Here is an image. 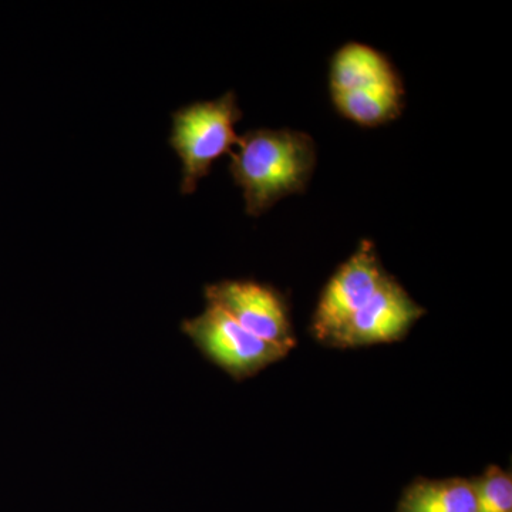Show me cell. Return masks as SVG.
I'll list each match as a JSON object with an SVG mask.
<instances>
[{"label": "cell", "mask_w": 512, "mask_h": 512, "mask_svg": "<svg viewBox=\"0 0 512 512\" xmlns=\"http://www.w3.org/2000/svg\"><path fill=\"white\" fill-rule=\"evenodd\" d=\"M229 173L244 194L245 211L259 217L285 197L306 190L315 171L316 144L303 131L249 130L232 151Z\"/></svg>", "instance_id": "cell-1"}, {"label": "cell", "mask_w": 512, "mask_h": 512, "mask_svg": "<svg viewBox=\"0 0 512 512\" xmlns=\"http://www.w3.org/2000/svg\"><path fill=\"white\" fill-rule=\"evenodd\" d=\"M329 90L340 116L357 126L379 127L403 113L406 90L389 57L365 43L336 50L329 67Z\"/></svg>", "instance_id": "cell-2"}, {"label": "cell", "mask_w": 512, "mask_h": 512, "mask_svg": "<svg viewBox=\"0 0 512 512\" xmlns=\"http://www.w3.org/2000/svg\"><path fill=\"white\" fill-rule=\"evenodd\" d=\"M241 119L234 92L215 100L195 101L174 111L170 146L183 163L181 194L195 192L202 178L211 173L215 161L237 147L235 126Z\"/></svg>", "instance_id": "cell-3"}, {"label": "cell", "mask_w": 512, "mask_h": 512, "mask_svg": "<svg viewBox=\"0 0 512 512\" xmlns=\"http://www.w3.org/2000/svg\"><path fill=\"white\" fill-rule=\"evenodd\" d=\"M181 332L208 362L235 382L258 375L289 353L281 346L256 338L211 303H207L200 315L185 319Z\"/></svg>", "instance_id": "cell-4"}, {"label": "cell", "mask_w": 512, "mask_h": 512, "mask_svg": "<svg viewBox=\"0 0 512 512\" xmlns=\"http://www.w3.org/2000/svg\"><path fill=\"white\" fill-rule=\"evenodd\" d=\"M204 296L256 338L289 352L295 348L288 302L274 286L254 279H225L205 286Z\"/></svg>", "instance_id": "cell-5"}, {"label": "cell", "mask_w": 512, "mask_h": 512, "mask_svg": "<svg viewBox=\"0 0 512 512\" xmlns=\"http://www.w3.org/2000/svg\"><path fill=\"white\" fill-rule=\"evenodd\" d=\"M387 276L375 244L370 239L360 242L355 254L336 269L320 293L312 318V335L326 345L373 298Z\"/></svg>", "instance_id": "cell-6"}, {"label": "cell", "mask_w": 512, "mask_h": 512, "mask_svg": "<svg viewBox=\"0 0 512 512\" xmlns=\"http://www.w3.org/2000/svg\"><path fill=\"white\" fill-rule=\"evenodd\" d=\"M424 315L426 309L389 275L373 298L326 345L338 349H356L399 342L406 338L417 320Z\"/></svg>", "instance_id": "cell-7"}, {"label": "cell", "mask_w": 512, "mask_h": 512, "mask_svg": "<svg viewBox=\"0 0 512 512\" xmlns=\"http://www.w3.org/2000/svg\"><path fill=\"white\" fill-rule=\"evenodd\" d=\"M396 512H477L473 477L416 478L404 488Z\"/></svg>", "instance_id": "cell-8"}, {"label": "cell", "mask_w": 512, "mask_h": 512, "mask_svg": "<svg viewBox=\"0 0 512 512\" xmlns=\"http://www.w3.org/2000/svg\"><path fill=\"white\" fill-rule=\"evenodd\" d=\"M477 512H512V476L503 468L488 466L481 476L473 477Z\"/></svg>", "instance_id": "cell-9"}]
</instances>
